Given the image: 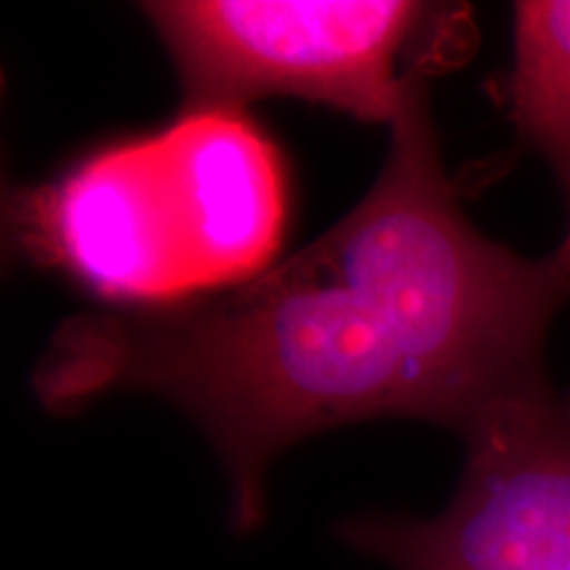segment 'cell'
Segmentation results:
<instances>
[{
	"label": "cell",
	"instance_id": "obj_1",
	"mask_svg": "<svg viewBox=\"0 0 570 570\" xmlns=\"http://www.w3.org/2000/svg\"><path fill=\"white\" fill-rule=\"evenodd\" d=\"M566 302L550 259L518 256L462 212L423 90L338 225L233 288L77 312L32 389L56 415L125 391L173 402L217 454L227 523L246 537L267 520L269 468L302 439L375 417L462 439L552 386L544 344Z\"/></svg>",
	"mask_w": 570,
	"mask_h": 570
},
{
	"label": "cell",
	"instance_id": "obj_2",
	"mask_svg": "<svg viewBox=\"0 0 570 570\" xmlns=\"http://www.w3.org/2000/svg\"><path fill=\"white\" fill-rule=\"evenodd\" d=\"M285 217L275 142L244 111H183L13 196L11 235L106 306H154L265 273Z\"/></svg>",
	"mask_w": 570,
	"mask_h": 570
},
{
	"label": "cell",
	"instance_id": "obj_3",
	"mask_svg": "<svg viewBox=\"0 0 570 570\" xmlns=\"http://www.w3.org/2000/svg\"><path fill=\"white\" fill-rule=\"evenodd\" d=\"M173 56L183 111L302 98L394 125L439 67L468 53V9L410 0L142 3Z\"/></svg>",
	"mask_w": 570,
	"mask_h": 570
},
{
	"label": "cell",
	"instance_id": "obj_4",
	"mask_svg": "<svg viewBox=\"0 0 570 570\" xmlns=\"http://www.w3.org/2000/svg\"><path fill=\"white\" fill-rule=\"evenodd\" d=\"M462 441L444 510L344 518L341 544L389 570H570V391L515 399Z\"/></svg>",
	"mask_w": 570,
	"mask_h": 570
},
{
	"label": "cell",
	"instance_id": "obj_5",
	"mask_svg": "<svg viewBox=\"0 0 570 570\" xmlns=\"http://www.w3.org/2000/svg\"><path fill=\"white\" fill-rule=\"evenodd\" d=\"M510 117L570 209V0L512 3Z\"/></svg>",
	"mask_w": 570,
	"mask_h": 570
},
{
	"label": "cell",
	"instance_id": "obj_6",
	"mask_svg": "<svg viewBox=\"0 0 570 570\" xmlns=\"http://www.w3.org/2000/svg\"><path fill=\"white\" fill-rule=\"evenodd\" d=\"M547 259H550L552 269H554V273H558L560 283L566 285V291L570 294V225H568L566 235H562L560 246L554 248V252L547 256Z\"/></svg>",
	"mask_w": 570,
	"mask_h": 570
}]
</instances>
